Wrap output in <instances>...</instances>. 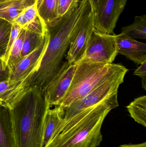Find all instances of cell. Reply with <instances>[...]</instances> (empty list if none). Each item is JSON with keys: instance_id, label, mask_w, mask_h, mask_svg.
<instances>
[{"instance_id": "cell-1", "label": "cell", "mask_w": 146, "mask_h": 147, "mask_svg": "<svg viewBox=\"0 0 146 147\" xmlns=\"http://www.w3.org/2000/svg\"><path fill=\"white\" fill-rule=\"evenodd\" d=\"M90 8L87 0H81L73 11L61 18L53 26L48 28L49 40L40 65L36 71L9 92L7 97L8 101H12L23 90L31 86L46 89L64 64L63 58L67 52L76 24Z\"/></svg>"}, {"instance_id": "cell-2", "label": "cell", "mask_w": 146, "mask_h": 147, "mask_svg": "<svg viewBox=\"0 0 146 147\" xmlns=\"http://www.w3.org/2000/svg\"><path fill=\"white\" fill-rule=\"evenodd\" d=\"M16 147H42L45 119L50 109L45 90L26 88L8 105Z\"/></svg>"}, {"instance_id": "cell-3", "label": "cell", "mask_w": 146, "mask_h": 147, "mask_svg": "<svg viewBox=\"0 0 146 147\" xmlns=\"http://www.w3.org/2000/svg\"><path fill=\"white\" fill-rule=\"evenodd\" d=\"M119 106L117 93L65 120L46 147H97L103 140L101 128L110 111Z\"/></svg>"}, {"instance_id": "cell-4", "label": "cell", "mask_w": 146, "mask_h": 147, "mask_svg": "<svg viewBox=\"0 0 146 147\" xmlns=\"http://www.w3.org/2000/svg\"><path fill=\"white\" fill-rule=\"evenodd\" d=\"M119 64H102L80 61L76 65L72 83L59 105L65 109L98 86L127 70Z\"/></svg>"}, {"instance_id": "cell-5", "label": "cell", "mask_w": 146, "mask_h": 147, "mask_svg": "<svg viewBox=\"0 0 146 147\" xmlns=\"http://www.w3.org/2000/svg\"><path fill=\"white\" fill-rule=\"evenodd\" d=\"M128 69L122 71L103 82L81 98L74 101L64 109L63 119H70L80 112L100 103L114 94L117 93Z\"/></svg>"}, {"instance_id": "cell-6", "label": "cell", "mask_w": 146, "mask_h": 147, "mask_svg": "<svg viewBox=\"0 0 146 147\" xmlns=\"http://www.w3.org/2000/svg\"><path fill=\"white\" fill-rule=\"evenodd\" d=\"M93 19L94 13L90 8L76 24L66 55L67 61L70 64H76L84 57L94 30Z\"/></svg>"}, {"instance_id": "cell-7", "label": "cell", "mask_w": 146, "mask_h": 147, "mask_svg": "<svg viewBox=\"0 0 146 147\" xmlns=\"http://www.w3.org/2000/svg\"><path fill=\"white\" fill-rule=\"evenodd\" d=\"M116 34L102 33L94 29L82 61L97 63H112L118 54Z\"/></svg>"}, {"instance_id": "cell-8", "label": "cell", "mask_w": 146, "mask_h": 147, "mask_svg": "<svg viewBox=\"0 0 146 147\" xmlns=\"http://www.w3.org/2000/svg\"><path fill=\"white\" fill-rule=\"evenodd\" d=\"M127 0H99L94 13V29L106 34H114L118 18Z\"/></svg>"}, {"instance_id": "cell-9", "label": "cell", "mask_w": 146, "mask_h": 147, "mask_svg": "<svg viewBox=\"0 0 146 147\" xmlns=\"http://www.w3.org/2000/svg\"><path fill=\"white\" fill-rule=\"evenodd\" d=\"M49 38L48 30L39 46L30 54L23 58L11 69L9 79L10 84H18L19 85L37 71L47 48Z\"/></svg>"}, {"instance_id": "cell-10", "label": "cell", "mask_w": 146, "mask_h": 147, "mask_svg": "<svg viewBox=\"0 0 146 147\" xmlns=\"http://www.w3.org/2000/svg\"><path fill=\"white\" fill-rule=\"evenodd\" d=\"M76 65L70 64L65 61L60 72L45 89L50 107L61 105L72 83Z\"/></svg>"}, {"instance_id": "cell-11", "label": "cell", "mask_w": 146, "mask_h": 147, "mask_svg": "<svg viewBox=\"0 0 146 147\" xmlns=\"http://www.w3.org/2000/svg\"><path fill=\"white\" fill-rule=\"evenodd\" d=\"M118 54L126 57L137 65L146 60V44L123 35L116 34Z\"/></svg>"}, {"instance_id": "cell-12", "label": "cell", "mask_w": 146, "mask_h": 147, "mask_svg": "<svg viewBox=\"0 0 146 147\" xmlns=\"http://www.w3.org/2000/svg\"><path fill=\"white\" fill-rule=\"evenodd\" d=\"M64 109L59 106L48 110L44 121L42 147H46L64 121Z\"/></svg>"}, {"instance_id": "cell-13", "label": "cell", "mask_w": 146, "mask_h": 147, "mask_svg": "<svg viewBox=\"0 0 146 147\" xmlns=\"http://www.w3.org/2000/svg\"><path fill=\"white\" fill-rule=\"evenodd\" d=\"M0 147H16L8 108L0 105Z\"/></svg>"}, {"instance_id": "cell-14", "label": "cell", "mask_w": 146, "mask_h": 147, "mask_svg": "<svg viewBox=\"0 0 146 147\" xmlns=\"http://www.w3.org/2000/svg\"><path fill=\"white\" fill-rule=\"evenodd\" d=\"M57 0H37L38 11L41 18L49 28L55 25L60 18L57 13Z\"/></svg>"}, {"instance_id": "cell-15", "label": "cell", "mask_w": 146, "mask_h": 147, "mask_svg": "<svg viewBox=\"0 0 146 147\" xmlns=\"http://www.w3.org/2000/svg\"><path fill=\"white\" fill-rule=\"evenodd\" d=\"M36 0L12 1L0 7V18L12 23L15 18Z\"/></svg>"}, {"instance_id": "cell-16", "label": "cell", "mask_w": 146, "mask_h": 147, "mask_svg": "<svg viewBox=\"0 0 146 147\" xmlns=\"http://www.w3.org/2000/svg\"><path fill=\"white\" fill-rule=\"evenodd\" d=\"M123 35L132 38L146 39V16L145 15L136 16L134 21L131 25L122 28Z\"/></svg>"}, {"instance_id": "cell-17", "label": "cell", "mask_w": 146, "mask_h": 147, "mask_svg": "<svg viewBox=\"0 0 146 147\" xmlns=\"http://www.w3.org/2000/svg\"><path fill=\"white\" fill-rule=\"evenodd\" d=\"M130 116L136 122L146 127V96L135 98L127 107Z\"/></svg>"}, {"instance_id": "cell-18", "label": "cell", "mask_w": 146, "mask_h": 147, "mask_svg": "<svg viewBox=\"0 0 146 147\" xmlns=\"http://www.w3.org/2000/svg\"><path fill=\"white\" fill-rule=\"evenodd\" d=\"M45 36H42L26 30L21 55V59L35 51L43 42Z\"/></svg>"}, {"instance_id": "cell-19", "label": "cell", "mask_w": 146, "mask_h": 147, "mask_svg": "<svg viewBox=\"0 0 146 147\" xmlns=\"http://www.w3.org/2000/svg\"><path fill=\"white\" fill-rule=\"evenodd\" d=\"M25 32L26 30L25 29H22L19 35L15 41L10 51L7 62L8 66L10 70L21 60V55L25 35Z\"/></svg>"}, {"instance_id": "cell-20", "label": "cell", "mask_w": 146, "mask_h": 147, "mask_svg": "<svg viewBox=\"0 0 146 147\" xmlns=\"http://www.w3.org/2000/svg\"><path fill=\"white\" fill-rule=\"evenodd\" d=\"M12 26V23L0 18V58L3 61L10 38Z\"/></svg>"}, {"instance_id": "cell-21", "label": "cell", "mask_w": 146, "mask_h": 147, "mask_svg": "<svg viewBox=\"0 0 146 147\" xmlns=\"http://www.w3.org/2000/svg\"><path fill=\"white\" fill-rule=\"evenodd\" d=\"M39 14L36 0L34 3L27 7L13 22H15L22 29H24L30 22L35 19Z\"/></svg>"}, {"instance_id": "cell-22", "label": "cell", "mask_w": 146, "mask_h": 147, "mask_svg": "<svg viewBox=\"0 0 146 147\" xmlns=\"http://www.w3.org/2000/svg\"><path fill=\"white\" fill-rule=\"evenodd\" d=\"M81 0H57V13L60 19L73 11Z\"/></svg>"}, {"instance_id": "cell-23", "label": "cell", "mask_w": 146, "mask_h": 147, "mask_svg": "<svg viewBox=\"0 0 146 147\" xmlns=\"http://www.w3.org/2000/svg\"><path fill=\"white\" fill-rule=\"evenodd\" d=\"M23 29L44 36L48 32L47 25L39 14L30 22Z\"/></svg>"}, {"instance_id": "cell-24", "label": "cell", "mask_w": 146, "mask_h": 147, "mask_svg": "<svg viewBox=\"0 0 146 147\" xmlns=\"http://www.w3.org/2000/svg\"><path fill=\"white\" fill-rule=\"evenodd\" d=\"M12 30H11V34H10V38H9L8 44L6 54L4 56V62L7 65L9 57L10 51L12 49L13 45L16 39L19 35L22 29V28L19 26L15 23V22H12Z\"/></svg>"}, {"instance_id": "cell-25", "label": "cell", "mask_w": 146, "mask_h": 147, "mask_svg": "<svg viewBox=\"0 0 146 147\" xmlns=\"http://www.w3.org/2000/svg\"><path fill=\"white\" fill-rule=\"evenodd\" d=\"M18 84H10L9 80L0 83V105H3L7 95L11 91L14 90Z\"/></svg>"}, {"instance_id": "cell-26", "label": "cell", "mask_w": 146, "mask_h": 147, "mask_svg": "<svg viewBox=\"0 0 146 147\" xmlns=\"http://www.w3.org/2000/svg\"><path fill=\"white\" fill-rule=\"evenodd\" d=\"M10 69L7 65L0 58V83L9 80Z\"/></svg>"}, {"instance_id": "cell-27", "label": "cell", "mask_w": 146, "mask_h": 147, "mask_svg": "<svg viewBox=\"0 0 146 147\" xmlns=\"http://www.w3.org/2000/svg\"><path fill=\"white\" fill-rule=\"evenodd\" d=\"M134 74L140 76L141 78L142 87L146 90V60L143 62L139 67L135 70Z\"/></svg>"}, {"instance_id": "cell-28", "label": "cell", "mask_w": 146, "mask_h": 147, "mask_svg": "<svg viewBox=\"0 0 146 147\" xmlns=\"http://www.w3.org/2000/svg\"><path fill=\"white\" fill-rule=\"evenodd\" d=\"M119 147H146V142L137 144H123L121 145Z\"/></svg>"}, {"instance_id": "cell-29", "label": "cell", "mask_w": 146, "mask_h": 147, "mask_svg": "<svg viewBox=\"0 0 146 147\" xmlns=\"http://www.w3.org/2000/svg\"><path fill=\"white\" fill-rule=\"evenodd\" d=\"M87 1L90 4L91 9L93 10V12H94L96 9L99 0H87Z\"/></svg>"}, {"instance_id": "cell-30", "label": "cell", "mask_w": 146, "mask_h": 147, "mask_svg": "<svg viewBox=\"0 0 146 147\" xmlns=\"http://www.w3.org/2000/svg\"><path fill=\"white\" fill-rule=\"evenodd\" d=\"M11 1H12L11 0H0V7Z\"/></svg>"}, {"instance_id": "cell-31", "label": "cell", "mask_w": 146, "mask_h": 147, "mask_svg": "<svg viewBox=\"0 0 146 147\" xmlns=\"http://www.w3.org/2000/svg\"><path fill=\"white\" fill-rule=\"evenodd\" d=\"M12 1H28V0H11Z\"/></svg>"}]
</instances>
